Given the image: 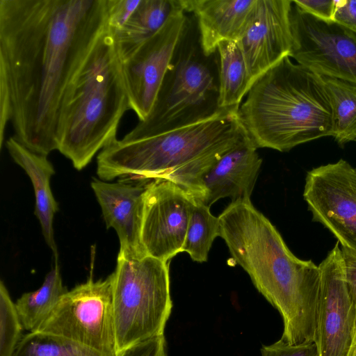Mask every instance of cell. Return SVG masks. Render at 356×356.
Segmentation results:
<instances>
[{
	"mask_svg": "<svg viewBox=\"0 0 356 356\" xmlns=\"http://www.w3.org/2000/svg\"><path fill=\"white\" fill-rule=\"evenodd\" d=\"M345 280L353 302L356 307V252L341 246Z\"/></svg>",
	"mask_w": 356,
	"mask_h": 356,
	"instance_id": "4dcf8cb0",
	"label": "cell"
},
{
	"mask_svg": "<svg viewBox=\"0 0 356 356\" xmlns=\"http://www.w3.org/2000/svg\"><path fill=\"white\" fill-rule=\"evenodd\" d=\"M140 2V0H106L108 26L113 31L122 29Z\"/></svg>",
	"mask_w": 356,
	"mask_h": 356,
	"instance_id": "4316f807",
	"label": "cell"
},
{
	"mask_svg": "<svg viewBox=\"0 0 356 356\" xmlns=\"http://www.w3.org/2000/svg\"><path fill=\"white\" fill-rule=\"evenodd\" d=\"M131 109L113 31L108 24L70 82L57 122L58 149L74 167L85 168L116 139Z\"/></svg>",
	"mask_w": 356,
	"mask_h": 356,
	"instance_id": "277c9868",
	"label": "cell"
},
{
	"mask_svg": "<svg viewBox=\"0 0 356 356\" xmlns=\"http://www.w3.org/2000/svg\"><path fill=\"white\" fill-rule=\"evenodd\" d=\"M217 236H220L218 217L211 214L210 207L195 200L182 252L188 253L195 261H207Z\"/></svg>",
	"mask_w": 356,
	"mask_h": 356,
	"instance_id": "603a6c76",
	"label": "cell"
},
{
	"mask_svg": "<svg viewBox=\"0 0 356 356\" xmlns=\"http://www.w3.org/2000/svg\"><path fill=\"white\" fill-rule=\"evenodd\" d=\"M291 0H257L237 42L253 82L283 58L289 56L293 37Z\"/></svg>",
	"mask_w": 356,
	"mask_h": 356,
	"instance_id": "5bb4252c",
	"label": "cell"
},
{
	"mask_svg": "<svg viewBox=\"0 0 356 356\" xmlns=\"http://www.w3.org/2000/svg\"><path fill=\"white\" fill-rule=\"evenodd\" d=\"M218 52L205 54L195 16L188 15L153 107L147 118L122 139L145 138L211 118L218 105Z\"/></svg>",
	"mask_w": 356,
	"mask_h": 356,
	"instance_id": "5b68a950",
	"label": "cell"
},
{
	"mask_svg": "<svg viewBox=\"0 0 356 356\" xmlns=\"http://www.w3.org/2000/svg\"><path fill=\"white\" fill-rule=\"evenodd\" d=\"M67 291L56 261L42 286L36 291L22 294L15 302L24 329L29 332H37Z\"/></svg>",
	"mask_w": 356,
	"mask_h": 356,
	"instance_id": "44dd1931",
	"label": "cell"
},
{
	"mask_svg": "<svg viewBox=\"0 0 356 356\" xmlns=\"http://www.w3.org/2000/svg\"><path fill=\"white\" fill-rule=\"evenodd\" d=\"M220 237L232 259L280 314L281 339L290 344L314 342L319 267L296 257L281 234L250 200L231 202L218 216Z\"/></svg>",
	"mask_w": 356,
	"mask_h": 356,
	"instance_id": "7a4b0ae2",
	"label": "cell"
},
{
	"mask_svg": "<svg viewBox=\"0 0 356 356\" xmlns=\"http://www.w3.org/2000/svg\"><path fill=\"white\" fill-rule=\"evenodd\" d=\"M245 134L199 178L188 193L210 207L221 198L250 200L262 159Z\"/></svg>",
	"mask_w": 356,
	"mask_h": 356,
	"instance_id": "9a60e30c",
	"label": "cell"
},
{
	"mask_svg": "<svg viewBox=\"0 0 356 356\" xmlns=\"http://www.w3.org/2000/svg\"><path fill=\"white\" fill-rule=\"evenodd\" d=\"M238 109L224 110L205 120L136 140H115L97 156L103 181L118 177L152 180L231 142L245 133Z\"/></svg>",
	"mask_w": 356,
	"mask_h": 356,
	"instance_id": "8992f818",
	"label": "cell"
},
{
	"mask_svg": "<svg viewBox=\"0 0 356 356\" xmlns=\"http://www.w3.org/2000/svg\"><path fill=\"white\" fill-rule=\"evenodd\" d=\"M217 52L219 59V107L221 109H238L254 83L244 55L236 40L220 42Z\"/></svg>",
	"mask_w": 356,
	"mask_h": 356,
	"instance_id": "ffe728a7",
	"label": "cell"
},
{
	"mask_svg": "<svg viewBox=\"0 0 356 356\" xmlns=\"http://www.w3.org/2000/svg\"><path fill=\"white\" fill-rule=\"evenodd\" d=\"M321 77L332 106L334 138L340 145L355 140L356 83L330 76Z\"/></svg>",
	"mask_w": 356,
	"mask_h": 356,
	"instance_id": "7402d4cb",
	"label": "cell"
},
{
	"mask_svg": "<svg viewBox=\"0 0 356 356\" xmlns=\"http://www.w3.org/2000/svg\"><path fill=\"white\" fill-rule=\"evenodd\" d=\"M107 24L106 0H0V76L13 137L29 149H58L64 94Z\"/></svg>",
	"mask_w": 356,
	"mask_h": 356,
	"instance_id": "6da1fadb",
	"label": "cell"
},
{
	"mask_svg": "<svg viewBox=\"0 0 356 356\" xmlns=\"http://www.w3.org/2000/svg\"><path fill=\"white\" fill-rule=\"evenodd\" d=\"M118 356H168L164 334L141 341L122 351Z\"/></svg>",
	"mask_w": 356,
	"mask_h": 356,
	"instance_id": "83f0119b",
	"label": "cell"
},
{
	"mask_svg": "<svg viewBox=\"0 0 356 356\" xmlns=\"http://www.w3.org/2000/svg\"><path fill=\"white\" fill-rule=\"evenodd\" d=\"M22 323L9 293L0 282V356H13L23 338Z\"/></svg>",
	"mask_w": 356,
	"mask_h": 356,
	"instance_id": "d4e9b609",
	"label": "cell"
},
{
	"mask_svg": "<svg viewBox=\"0 0 356 356\" xmlns=\"http://www.w3.org/2000/svg\"><path fill=\"white\" fill-rule=\"evenodd\" d=\"M188 19L176 10L152 37L121 60L131 109L139 122L149 115Z\"/></svg>",
	"mask_w": 356,
	"mask_h": 356,
	"instance_id": "7c38bea8",
	"label": "cell"
},
{
	"mask_svg": "<svg viewBox=\"0 0 356 356\" xmlns=\"http://www.w3.org/2000/svg\"><path fill=\"white\" fill-rule=\"evenodd\" d=\"M183 10L195 16L202 47L207 55L223 41L238 40L257 0H179Z\"/></svg>",
	"mask_w": 356,
	"mask_h": 356,
	"instance_id": "e0dca14e",
	"label": "cell"
},
{
	"mask_svg": "<svg viewBox=\"0 0 356 356\" xmlns=\"http://www.w3.org/2000/svg\"><path fill=\"white\" fill-rule=\"evenodd\" d=\"M149 181L108 183L95 178L91 182L107 229L113 227L118 236V255L130 259L147 256L141 243V228L145 192Z\"/></svg>",
	"mask_w": 356,
	"mask_h": 356,
	"instance_id": "2e32d148",
	"label": "cell"
},
{
	"mask_svg": "<svg viewBox=\"0 0 356 356\" xmlns=\"http://www.w3.org/2000/svg\"><path fill=\"white\" fill-rule=\"evenodd\" d=\"M6 147L14 161L24 169L31 181L35 197L34 213L40 221L45 241L57 259L53 220L58 204L50 187V179L55 174L54 168L47 156L32 152L13 136L6 140Z\"/></svg>",
	"mask_w": 356,
	"mask_h": 356,
	"instance_id": "ac0fdd59",
	"label": "cell"
},
{
	"mask_svg": "<svg viewBox=\"0 0 356 356\" xmlns=\"http://www.w3.org/2000/svg\"><path fill=\"white\" fill-rule=\"evenodd\" d=\"M318 267L321 282L314 343L319 356H347L356 323V307L346 283L339 241Z\"/></svg>",
	"mask_w": 356,
	"mask_h": 356,
	"instance_id": "4fadbf2b",
	"label": "cell"
},
{
	"mask_svg": "<svg viewBox=\"0 0 356 356\" xmlns=\"http://www.w3.org/2000/svg\"><path fill=\"white\" fill-rule=\"evenodd\" d=\"M113 302L118 355L141 341L164 334L172 309L168 262L145 256L118 255Z\"/></svg>",
	"mask_w": 356,
	"mask_h": 356,
	"instance_id": "52a82bcc",
	"label": "cell"
},
{
	"mask_svg": "<svg viewBox=\"0 0 356 356\" xmlns=\"http://www.w3.org/2000/svg\"><path fill=\"white\" fill-rule=\"evenodd\" d=\"M290 20V58L319 75L356 83L355 32L309 14L293 2Z\"/></svg>",
	"mask_w": 356,
	"mask_h": 356,
	"instance_id": "9c48e42d",
	"label": "cell"
},
{
	"mask_svg": "<svg viewBox=\"0 0 356 356\" xmlns=\"http://www.w3.org/2000/svg\"><path fill=\"white\" fill-rule=\"evenodd\" d=\"M67 291L37 332L67 339L104 356H118L113 274Z\"/></svg>",
	"mask_w": 356,
	"mask_h": 356,
	"instance_id": "ba28073f",
	"label": "cell"
},
{
	"mask_svg": "<svg viewBox=\"0 0 356 356\" xmlns=\"http://www.w3.org/2000/svg\"><path fill=\"white\" fill-rule=\"evenodd\" d=\"M238 118L257 148L287 152L334 135L332 106L321 76L289 56L254 81Z\"/></svg>",
	"mask_w": 356,
	"mask_h": 356,
	"instance_id": "3957f363",
	"label": "cell"
},
{
	"mask_svg": "<svg viewBox=\"0 0 356 356\" xmlns=\"http://www.w3.org/2000/svg\"><path fill=\"white\" fill-rule=\"evenodd\" d=\"M333 21L356 33V0L337 1Z\"/></svg>",
	"mask_w": 356,
	"mask_h": 356,
	"instance_id": "f546056e",
	"label": "cell"
},
{
	"mask_svg": "<svg viewBox=\"0 0 356 356\" xmlns=\"http://www.w3.org/2000/svg\"><path fill=\"white\" fill-rule=\"evenodd\" d=\"M303 197L314 221L356 252V168L340 159L307 172Z\"/></svg>",
	"mask_w": 356,
	"mask_h": 356,
	"instance_id": "30bf717a",
	"label": "cell"
},
{
	"mask_svg": "<svg viewBox=\"0 0 356 356\" xmlns=\"http://www.w3.org/2000/svg\"><path fill=\"white\" fill-rule=\"evenodd\" d=\"M261 356H319L314 342L290 344L280 339L268 346L263 345Z\"/></svg>",
	"mask_w": 356,
	"mask_h": 356,
	"instance_id": "484cf974",
	"label": "cell"
},
{
	"mask_svg": "<svg viewBox=\"0 0 356 356\" xmlns=\"http://www.w3.org/2000/svg\"><path fill=\"white\" fill-rule=\"evenodd\" d=\"M13 356H104L62 337L40 332L24 334Z\"/></svg>",
	"mask_w": 356,
	"mask_h": 356,
	"instance_id": "cb8c5ba5",
	"label": "cell"
},
{
	"mask_svg": "<svg viewBox=\"0 0 356 356\" xmlns=\"http://www.w3.org/2000/svg\"><path fill=\"white\" fill-rule=\"evenodd\" d=\"M181 8L179 0H140L124 26L113 31L121 60L155 35Z\"/></svg>",
	"mask_w": 356,
	"mask_h": 356,
	"instance_id": "d6986e66",
	"label": "cell"
},
{
	"mask_svg": "<svg viewBox=\"0 0 356 356\" xmlns=\"http://www.w3.org/2000/svg\"><path fill=\"white\" fill-rule=\"evenodd\" d=\"M194 204L193 196L168 179L147 183L141 228L146 255L169 262L182 252Z\"/></svg>",
	"mask_w": 356,
	"mask_h": 356,
	"instance_id": "8fae6325",
	"label": "cell"
},
{
	"mask_svg": "<svg viewBox=\"0 0 356 356\" xmlns=\"http://www.w3.org/2000/svg\"><path fill=\"white\" fill-rule=\"evenodd\" d=\"M293 2L304 11L319 19L333 21L337 1L293 0Z\"/></svg>",
	"mask_w": 356,
	"mask_h": 356,
	"instance_id": "f1b7e54d",
	"label": "cell"
}]
</instances>
